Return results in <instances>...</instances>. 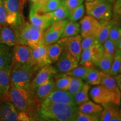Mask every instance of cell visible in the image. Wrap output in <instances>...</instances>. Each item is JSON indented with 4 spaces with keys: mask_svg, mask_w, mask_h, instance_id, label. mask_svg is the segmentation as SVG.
I'll use <instances>...</instances> for the list:
<instances>
[{
    "mask_svg": "<svg viewBox=\"0 0 121 121\" xmlns=\"http://www.w3.org/2000/svg\"><path fill=\"white\" fill-rule=\"evenodd\" d=\"M121 63V50L117 48L116 52L113 58L112 64L110 71V74L113 76H116L118 74Z\"/></svg>",
    "mask_w": 121,
    "mask_h": 121,
    "instance_id": "38",
    "label": "cell"
},
{
    "mask_svg": "<svg viewBox=\"0 0 121 121\" xmlns=\"http://www.w3.org/2000/svg\"><path fill=\"white\" fill-rule=\"evenodd\" d=\"M81 40L82 37L81 35L78 34L72 37L62 38L59 39L58 42L63 45L64 49L69 51L75 57L78 61L79 62L82 51Z\"/></svg>",
    "mask_w": 121,
    "mask_h": 121,
    "instance_id": "10",
    "label": "cell"
},
{
    "mask_svg": "<svg viewBox=\"0 0 121 121\" xmlns=\"http://www.w3.org/2000/svg\"><path fill=\"white\" fill-rule=\"evenodd\" d=\"M90 89V85L87 82L84 84L82 87L73 96L74 104L78 105L83 103L87 102L90 100L89 93Z\"/></svg>",
    "mask_w": 121,
    "mask_h": 121,
    "instance_id": "26",
    "label": "cell"
},
{
    "mask_svg": "<svg viewBox=\"0 0 121 121\" xmlns=\"http://www.w3.org/2000/svg\"><path fill=\"white\" fill-rule=\"evenodd\" d=\"M112 61L113 58L107 56L103 53L98 59V61L95 64V66H98L101 71L104 73L110 74Z\"/></svg>",
    "mask_w": 121,
    "mask_h": 121,
    "instance_id": "35",
    "label": "cell"
},
{
    "mask_svg": "<svg viewBox=\"0 0 121 121\" xmlns=\"http://www.w3.org/2000/svg\"><path fill=\"white\" fill-rule=\"evenodd\" d=\"M80 23H78L77 22H71V21L68 20L60 38L76 35L80 34Z\"/></svg>",
    "mask_w": 121,
    "mask_h": 121,
    "instance_id": "34",
    "label": "cell"
},
{
    "mask_svg": "<svg viewBox=\"0 0 121 121\" xmlns=\"http://www.w3.org/2000/svg\"><path fill=\"white\" fill-rule=\"evenodd\" d=\"M84 0H62V4L69 12L83 4Z\"/></svg>",
    "mask_w": 121,
    "mask_h": 121,
    "instance_id": "43",
    "label": "cell"
},
{
    "mask_svg": "<svg viewBox=\"0 0 121 121\" xmlns=\"http://www.w3.org/2000/svg\"><path fill=\"white\" fill-rule=\"evenodd\" d=\"M85 8L87 15L98 20H108L112 18L113 6L106 0H93L86 1Z\"/></svg>",
    "mask_w": 121,
    "mask_h": 121,
    "instance_id": "6",
    "label": "cell"
},
{
    "mask_svg": "<svg viewBox=\"0 0 121 121\" xmlns=\"http://www.w3.org/2000/svg\"><path fill=\"white\" fill-rule=\"evenodd\" d=\"M114 78L116 79L118 86L121 91V73H118L117 75L114 76Z\"/></svg>",
    "mask_w": 121,
    "mask_h": 121,
    "instance_id": "46",
    "label": "cell"
},
{
    "mask_svg": "<svg viewBox=\"0 0 121 121\" xmlns=\"http://www.w3.org/2000/svg\"><path fill=\"white\" fill-rule=\"evenodd\" d=\"M7 96L9 101L20 111L28 114L33 121L39 119L37 113L38 104L35 91L32 88L24 89L11 86Z\"/></svg>",
    "mask_w": 121,
    "mask_h": 121,
    "instance_id": "1",
    "label": "cell"
},
{
    "mask_svg": "<svg viewBox=\"0 0 121 121\" xmlns=\"http://www.w3.org/2000/svg\"><path fill=\"white\" fill-rule=\"evenodd\" d=\"M80 35L82 38L91 35L96 37L100 26L99 20L89 15H86L80 19Z\"/></svg>",
    "mask_w": 121,
    "mask_h": 121,
    "instance_id": "12",
    "label": "cell"
},
{
    "mask_svg": "<svg viewBox=\"0 0 121 121\" xmlns=\"http://www.w3.org/2000/svg\"><path fill=\"white\" fill-rule=\"evenodd\" d=\"M103 53L102 45L100 44L82 50L78 63L87 67H93Z\"/></svg>",
    "mask_w": 121,
    "mask_h": 121,
    "instance_id": "9",
    "label": "cell"
},
{
    "mask_svg": "<svg viewBox=\"0 0 121 121\" xmlns=\"http://www.w3.org/2000/svg\"><path fill=\"white\" fill-rule=\"evenodd\" d=\"M32 58L34 65L39 69L52 63L48 57L47 46L43 44L32 48Z\"/></svg>",
    "mask_w": 121,
    "mask_h": 121,
    "instance_id": "16",
    "label": "cell"
},
{
    "mask_svg": "<svg viewBox=\"0 0 121 121\" xmlns=\"http://www.w3.org/2000/svg\"><path fill=\"white\" fill-rule=\"evenodd\" d=\"M85 13V5L81 4L79 6L69 12L67 20L71 22H78L84 17Z\"/></svg>",
    "mask_w": 121,
    "mask_h": 121,
    "instance_id": "36",
    "label": "cell"
},
{
    "mask_svg": "<svg viewBox=\"0 0 121 121\" xmlns=\"http://www.w3.org/2000/svg\"><path fill=\"white\" fill-rule=\"evenodd\" d=\"M1 27H2V25H0V30H1Z\"/></svg>",
    "mask_w": 121,
    "mask_h": 121,
    "instance_id": "56",
    "label": "cell"
},
{
    "mask_svg": "<svg viewBox=\"0 0 121 121\" xmlns=\"http://www.w3.org/2000/svg\"><path fill=\"white\" fill-rule=\"evenodd\" d=\"M119 105H121V107H120V109H119V111H120L121 112V102H120V104H119Z\"/></svg>",
    "mask_w": 121,
    "mask_h": 121,
    "instance_id": "53",
    "label": "cell"
},
{
    "mask_svg": "<svg viewBox=\"0 0 121 121\" xmlns=\"http://www.w3.org/2000/svg\"><path fill=\"white\" fill-rule=\"evenodd\" d=\"M100 84L105 86L112 93L114 96L113 104L118 106L119 105L121 98V91L118 86L114 76L103 72Z\"/></svg>",
    "mask_w": 121,
    "mask_h": 121,
    "instance_id": "15",
    "label": "cell"
},
{
    "mask_svg": "<svg viewBox=\"0 0 121 121\" xmlns=\"http://www.w3.org/2000/svg\"><path fill=\"white\" fill-rule=\"evenodd\" d=\"M12 65L0 69V96H7L11 87L10 73Z\"/></svg>",
    "mask_w": 121,
    "mask_h": 121,
    "instance_id": "23",
    "label": "cell"
},
{
    "mask_svg": "<svg viewBox=\"0 0 121 121\" xmlns=\"http://www.w3.org/2000/svg\"><path fill=\"white\" fill-rule=\"evenodd\" d=\"M102 45L104 53L107 56L113 58L117 48L115 44L110 39L108 38L103 42Z\"/></svg>",
    "mask_w": 121,
    "mask_h": 121,
    "instance_id": "41",
    "label": "cell"
},
{
    "mask_svg": "<svg viewBox=\"0 0 121 121\" xmlns=\"http://www.w3.org/2000/svg\"><path fill=\"white\" fill-rule=\"evenodd\" d=\"M0 43L10 47H14L18 44L17 35L16 31L8 25L2 26L0 30Z\"/></svg>",
    "mask_w": 121,
    "mask_h": 121,
    "instance_id": "19",
    "label": "cell"
},
{
    "mask_svg": "<svg viewBox=\"0 0 121 121\" xmlns=\"http://www.w3.org/2000/svg\"><path fill=\"white\" fill-rule=\"evenodd\" d=\"M29 21L30 24L44 30L52 24L46 13H39L31 9L29 13Z\"/></svg>",
    "mask_w": 121,
    "mask_h": 121,
    "instance_id": "21",
    "label": "cell"
},
{
    "mask_svg": "<svg viewBox=\"0 0 121 121\" xmlns=\"http://www.w3.org/2000/svg\"><path fill=\"white\" fill-rule=\"evenodd\" d=\"M93 1V0H86V1H87V2H88V1Z\"/></svg>",
    "mask_w": 121,
    "mask_h": 121,
    "instance_id": "55",
    "label": "cell"
},
{
    "mask_svg": "<svg viewBox=\"0 0 121 121\" xmlns=\"http://www.w3.org/2000/svg\"><path fill=\"white\" fill-rule=\"evenodd\" d=\"M0 25L2 26L7 25L6 22V11L3 0H0Z\"/></svg>",
    "mask_w": 121,
    "mask_h": 121,
    "instance_id": "44",
    "label": "cell"
},
{
    "mask_svg": "<svg viewBox=\"0 0 121 121\" xmlns=\"http://www.w3.org/2000/svg\"><path fill=\"white\" fill-rule=\"evenodd\" d=\"M113 4V16L120 14L121 13V0H116Z\"/></svg>",
    "mask_w": 121,
    "mask_h": 121,
    "instance_id": "45",
    "label": "cell"
},
{
    "mask_svg": "<svg viewBox=\"0 0 121 121\" xmlns=\"http://www.w3.org/2000/svg\"><path fill=\"white\" fill-rule=\"evenodd\" d=\"M20 111L11 102H4L0 104V121H19Z\"/></svg>",
    "mask_w": 121,
    "mask_h": 121,
    "instance_id": "17",
    "label": "cell"
},
{
    "mask_svg": "<svg viewBox=\"0 0 121 121\" xmlns=\"http://www.w3.org/2000/svg\"><path fill=\"white\" fill-rule=\"evenodd\" d=\"M13 52L10 47L0 43V69L12 65Z\"/></svg>",
    "mask_w": 121,
    "mask_h": 121,
    "instance_id": "25",
    "label": "cell"
},
{
    "mask_svg": "<svg viewBox=\"0 0 121 121\" xmlns=\"http://www.w3.org/2000/svg\"><path fill=\"white\" fill-rule=\"evenodd\" d=\"M84 84V83L82 79L76 77L72 76L70 85L67 91L73 96L78 90H80Z\"/></svg>",
    "mask_w": 121,
    "mask_h": 121,
    "instance_id": "40",
    "label": "cell"
},
{
    "mask_svg": "<svg viewBox=\"0 0 121 121\" xmlns=\"http://www.w3.org/2000/svg\"><path fill=\"white\" fill-rule=\"evenodd\" d=\"M78 107L76 105L56 103H41L37 109L42 121H72Z\"/></svg>",
    "mask_w": 121,
    "mask_h": 121,
    "instance_id": "2",
    "label": "cell"
},
{
    "mask_svg": "<svg viewBox=\"0 0 121 121\" xmlns=\"http://www.w3.org/2000/svg\"><path fill=\"white\" fill-rule=\"evenodd\" d=\"M113 17L115 19L117 20H121V13L120 14L116 15V16H113Z\"/></svg>",
    "mask_w": 121,
    "mask_h": 121,
    "instance_id": "49",
    "label": "cell"
},
{
    "mask_svg": "<svg viewBox=\"0 0 121 121\" xmlns=\"http://www.w3.org/2000/svg\"><path fill=\"white\" fill-rule=\"evenodd\" d=\"M89 95L93 102L101 105L114 102V96L112 93L101 84L92 87L89 91Z\"/></svg>",
    "mask_w": 121,
    "mask_h": 121,
    "instance_id": "11",
    "label": "cell"
},
{
    "mask_svg": "<svg viewBox=\"0 0 121 121\" xmlns=\"http://www.w3.org/2000/svg\"><path fill=\"white\" fill-rule=\"evenodd\" d=\"M118 21H119V23H120V25H121V20H118Z\"/></svg>",
    "mask_w": 121,
    "mask_h": 121,
    "instance_id": "54",
    "label": "cell"
},
{
    "mask_svg": "<svg viewBox=\"0 0 121 121\" xmlns=\"http://www.w3.org/2000/svg\"><path fill=\"white\" fill-rule=\"evenodd\" d=\"M39 69L36 66H12L10 73L11 86L29 89L35 73Z\"/></svg>",
    "mask_w": 121,
    "mask_h": 121,
    "instance_id": "4",
    "label": "cell"
},
{
    "mask_svg": "<svg viewBox=\"0 0 121 121\" xmlns=\"http://www.w3.org/2000/svg\"><path fill=\"white\" fill-rule=\"evenodd\" d=\"M110 121H121V112L119 110L114 115Z\"/></svg>",
    "mask_w": 121,
    "mask_h": 121,
    "instance_id": "47",
    "label": "cell"
},
{
    "mask_svg": "<svg viewBox=\"0 0 121 121\" xmlns=\"http://www.w3.org/2000/svg\"><path fill=\"white\" fill-rule=\"evenodd\" d=\"M8 26L16 30L25 22L22 10L25 0H3Z\"/></svg>",
    "mask_w": 121,
    "mask_h": 121,
    "instance_id": "5",
    "label": "cell"
},
{
    "mask_svg": "<svg viewBox=\"0 0 121 121\" xmlns=\"http://www.w3.org/2000/svg\"><path fill=\"white\" fill-rule=\"evenodd\" d=\"M78 110L84 113L97 114L103 110V106L93 101L89 100L78 105Z\"/></svg>",
    "mask_w": 121,
    "mask_h": 121,
    "instance_id": "30",
    "label": "cell"
},
{
    "mask_svg": "<svg viewBox=\"0 0 121 121\" xmlns=\"http://www.w3.org/2000/svg\"><path fill=\"white\" fill-rule=\"evenodd\" d=\"M56 80H54L55 89L62 90H68L69 86L71 80V76L67 74H63L62 75H58V73L54 76Z\"/></svg>",
    "mask_w": 121,
    "mask_h": 121,
    "instance_id": "33",
    "label": "cell"
},
{
    "mask_svg": "<svg viewBox=\"0 0 121 121\" xmlns=\"http://www.w3.org/2000/svg\"><path fill=\"white\" fill-rule=\"evenodd\" d=\"M67 22L68 20L66 19L53 22L45 30L42 43L45 45H48L58 41L61 37Z\"/></svg>",
    "mask_w": 121,
    "mask_h": 121,
    "instance_id": "8",
    "label": "cell"
},
{
    "mask_svg": "<svg viewBox=\"0 0 121 121\" xmlns=\"http://www.w3.org/2000/svg\"><path fill=\"white\" fill-rule=\"evenodd\" d=\"M90 68V67H87L86 66H82V65H80V66L78 65L77 67L74 68L72 70L69 71L65 74L85 80Z\"/></svg>",
    "mask_w": 121,
    "mask_h": 121,
    "instance_id": "39",
    "label": "cell"
},
{
    "mask_svg": "<svg viewBox=\"0 0 121 121\" xmlns=\"http://www.w3.org/2000/svg\"><path fill=\"white\" fill-rule=\"evenodd\" d=\"M118 73H121V66H120V68H119V70Z\"/></svg>",
    "mask_w": 121,
    "mask_h": 121,
    "instance_id": "52",
    "label": "cell"
},
{
    "mask_svg": "<svg viewBox=\"0 0 121 121\" xmlns=\"http://www.w3.org/2000/svg\"><path fill=\"white\" fill-rule=\"evenodd\" d=\"M99 44L96 37L93 35L82 38L81 40V47L82 50L91 48Z\"/></svg>",
    "mask_w": 121,
    "mask_h": 121,
    "instance_id": "42",
    "label": "cell"
},
{
    "mask_svg": "<svg viewBox=\"0 0 121 121\" xmlns=\"http://www.w3.org/2000/svg\"><path fill=\"white\" fill-rule=\"evenodd\" d=\"M58 73L57 70L51 65H48L40 68L33 78L31 82V87L33 90H35L39 86L46 82L51 78H54Z\"/></svg>",
    "mask_w": 121,
    "mask_h": 121,
    "instance_id": "13",
    "label": "cell"
},
{
    "mask_svg": "<svg viewBox=\"0 0 121 121\" xmlns=\"http://www.w3.org/2000/svg\"><path fill=\"white\" fill-rule=\"evenodd\" d=\"M54 89H55V85H54V80L53 78L39 86L35 90V95L38 107Z\"/></svg>",
    "mask_w": 121,
    "mask_h": 121,
    "instance_id": "20",
    "label": "cell"
},
{
    "mask_svg": "<svg viewBox=\"0 0 121 121\" xmlns=\"http://www.w3.org/2000/svg\"><path fill=\"white\" fill-rule=\"evenodd\" d=\"M48 57L52 63H56L59 57L64 50V47L57 41L55 43L47 45Z\"/></svg>",
    "mask_w": 121,
    "mask_h": 121,
    "instance_id": "27",
    "label": "cell"
},
{
    "mask_svg": "<svg viewBox=\"0 0 121 121\" xmlns=\"http://www.w3.org/2000/svg\"><path fill=\"white\" fill-rule=\"evenodd\" d=\"M103 72L100 70L95 69L94 67H90L85 80L91 85H97L100 84Z\"/></svg>",
    "mask_w": 121,
    "mask_h": 121,
    "instance_id": "32",
    "label": "cell"
},
{
    "mask_svg": "<svg viewBox=\"0 0 121 121\" xmlns=\"http://www.w3.org/2000/svg\"><path fill=\"white\" fill-rule=\"evenodd\" d=\"M99 113L90 114L84 113L78 110L75 113L73 121H99Z\"/></svg>",
    "mask_w": 121,
    "mask_h": 121,
    "instance_id": "37",
    "label": "cell"
},
{
    "mask_svg": "<svg viewBox=\"0 0 121 121\" xmlns=\"http://www.w3.org/2000/svg\"><path fill=\"white\" fill-rule=\"evenodd\" d=\"M42 103H56L66 104H74L73 96L67 90L54 89Z\"/></svg>",
    "mask_w": 121,
    "mask_h": 121,
    "instance_id": "18",
    "label": "cell"
},
{
    "mask_svg": "<svg viewBox=\"0 0 121 121\" xmlns=\"http://www.w3.org/2000/svg\"><path fill=\"white\" fill-rule=\"evenodd\" d=\"M29 1L33 4V3H38V2H42V1H45V0H29Z\"/></svg>",
    "mask_w": 121,
    "mask_h": 121,
    "instance_id": "50",
    "label": "cell"
},
{
    "mask_svg": "<svg viewBox=\"0 0 121 121\" xmlns=\"http://www.w3.org/2000/svg\"><path fill=\"white\" fill-rule=\"evenodd\" d=\"M62 4V0H45L38 3H33L30 9L40 13L52 12Z\"/></svg>",
    "mask_w": 121,
    "mask_h": 121,
    "instance_id": "22",
    "label": "cell"
},
{
    "mask_svg": "<svg viewBox=\"0 0 121 121\" xmlns=\"http://www.w3.org/2000/svg\"><path fill=\"white\" fill-rule=\"evenodd\" d=\"M103 110L99 113V121H110L115 114L118 112L119 109L117 105L108 103L102 104Z\"/></svg>",
    "mask_w": 121,
    "mask_h": 121,
    "instance_id": "24",
    "label": "cell"
},
{
    "mask_svg": "<svg viewBox=\"0 0 121 121\" xmlns=\"http://www.w3.org/2000/svg\"><path fill=\"white\" fill-rule=\"evenodd\" d=\"M46 13L52 21V23L58 21L67 19L69 16V11L63 4H62L60 6H58L53 11Z\"/></svg>",
    "mask_w": 121,
    "mask_h": 121,
    "instance_id": "28",
    "label": "cell"
},
{
    "mask_svg": "<svg viewBox=\"0 0 121 121\" xmlns=\"http://www.w3.org/2000/svg\"><path fill=\"white\" fill-rule=\"evenodd\" d=\"M106 1H107L108 2H109V3H110V4H113V3L114 2V1H116V0H106Z\"/></svg>",
    "mask_w": 121,
    "mask_h": 121,
    "instance_id": "51",
    "label": "cell"
},
{
    "mask_svg": "<svg viewBox=\"0 0 121 121\" xmlns=\"http://www.w3.org/2000/svg\"><path fill=\"white\" fill-rule=\"evenodd\" d=\"M100 26L96 37L98 43L102 44L106 39L108 38L109 33L111 26V19L108 20H100Z\"/></svg>",
    "mask_w": 121,
    "mask_h": 121,
    "instance_id": "29",
    "label": "cell"
},
{
    "mask_svg": "<svg viewBox=\"0 0 121 121\" xmlns=\"http://www.w3.org/2000/svg\"><path fill=\"white\" fill-rule=\"evenodd\" d=\"M116 47H117L118 49L121 50V38L119 39L117 45H116Z\"/></svg>",
    "mask_w": 121,
    "mask_h": 121,
    "instance_id": "48",
    "label": "cell"
},
{
    "mask_svg": "<svg viewBox=\"0 0 121 121\" xmlns=\"http://www.w3.org/2000/svg\"><path fill=\"white\" fill-rule=\"evenodd\" d=\"M78 65V61L71 53L64 49L56 62L57 70L61 73H66Z\"/></svg>",
    "mask_w": 121,
    "mask_h": 121,
    "instance_id": "14",
    "label": "cell"
},
{
    "mask_svg": "<svg viewBox=\"0 0 121 121\" xmlns=\"http://www.w3.org/2000/svg\"><path fill=\"white\" fill-rule=\"evenodd\" d=\"M15 31L17 35L18 44L26 45L31 48L43 44V36L45 30L30 22L25 21Z\"/></svg>",
    "mask_w": 121,
    "mask_h": 121,
    "instance_id": "3",
    "label": "cell"
},
{
    "mask_svg": "<svg viewBox=\"0 0 121 121\" xmlns=\"http://www.w3.org/2000/svg\"><path fill=\"white\" fill-rule=\"evenodd\" d=\"M12 66H35L32 58V48L22 44L15 45L13 51Z\"/></svg>",
    "mask_w": 121,
    "mask_h": 121,
    "instance_id": "7",
    "label": "cell"
},
{
    "mask_svg": "<svg viewBox=\"0 0 121 121\" xmlns=\"http://www.w3.org/2000/svg\"><path fill=\"white\" fill-rule=\"evenodd\" d=\"M108 38L110 39L116 45L121 38V26L120 23L118 20L113 17L111 19V26L109 33Z\"/></svg>",
    "mask_w": 121,
    "mask_h": 121,
    "instance_id": "31",
    "label": "cell"
}]
</instances>
